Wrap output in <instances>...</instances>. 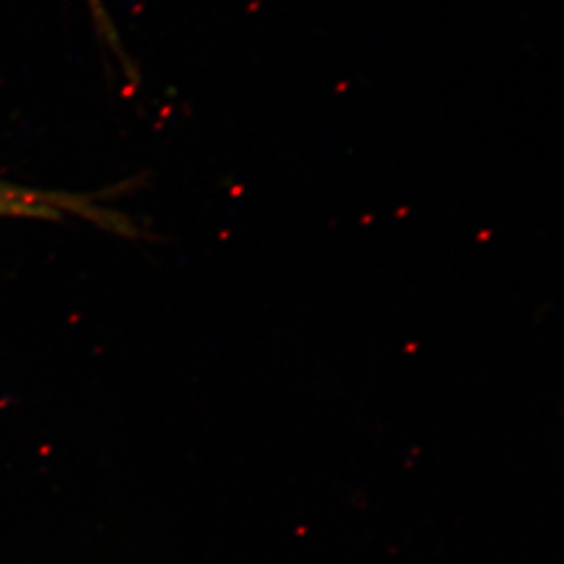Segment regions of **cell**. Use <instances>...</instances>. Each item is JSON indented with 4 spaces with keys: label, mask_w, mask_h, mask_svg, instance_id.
Returning <instances> with one entry per match:
<instances>
[{
    "label": "cell",
    "mask_w": 564,
    "mask_h": 564,
    "mask_svg": "<svg viewBox=\"0 0 564 564\" xmlns=\"http://www.w3.org/2000/svg\"><path fill=\"white\" fill-rule=\"evenodd\" d=\"M0 214H28V216H52L55 214L46 205H37L35 202L15 199L10 194H0Z\"/></svg>",
    "instance_id": "obj_1"
}]
</instances>
